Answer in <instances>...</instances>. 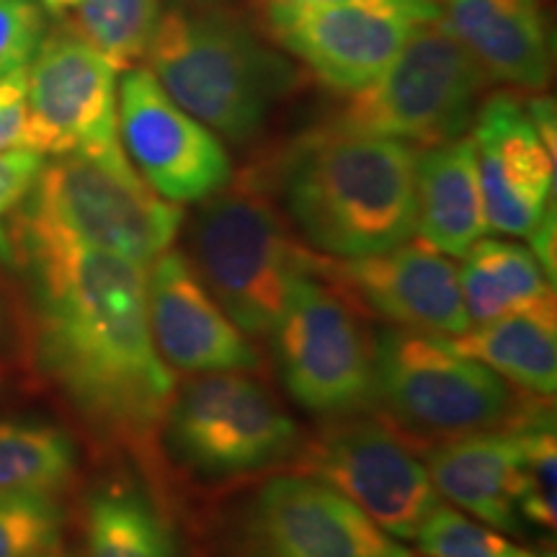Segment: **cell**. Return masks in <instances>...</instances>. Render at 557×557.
Segmentation results:
<instances>
[{
	"mask_svg": "<svg viewBox=\"0 0 557 557\" xmlns=\"http://www.w3.org/2000/svg\"><path fill=\"white\" fill-rule=\"evenodd\" d=\"M32 305L37 364L83 421L116 442L163 426L176 393L148 323V267L99 248L0 233Z\"/></svg>",
	"mask_w": 557,
	"mask_h": 557,
	"instance_id": "1",
	"label": "cell"
},
{
	"mask_svg": "<svg viewBox=\"0 0 557 557\" xmlns=\"http://www.w3.org/2000/svg\"><path fill=\"white\" fill-rule=\"evenodd\" d=\"M289 225L329 259L385 253L416 233V148L400 139L320 127L276 169Z\"/></svg>",
	"mask_w": 557,
	"mask_h": 557,
	"instance_id": "2",
	"label": "cell"
},
{
	"mask_svg": "<svg viewBox=\"0 0 557 557\" xmlns=\"http://www.w3.org/2000/svg\"><path fill=\"white\" fill-rule=\"evenodd\" d=\"M145 60L181 109L233 145L259 137L295 86L289 62L227 3L163 9Z\"/></svg>",
	"mask_w": 557,
	"mask_h": 557,
	"instance_id": "3",
	"label": "cell"
},
{
	"mask_svg": "<svg viewBox=\"0 0 557 557\" xmlns=\"http://www.w3.org/2000/svg\"><path fill=\"white\" fill-rule=\"evenodd\" d=\"M181 225L184 209L158 197L116 143L41 165L24 201L0 220V233L99 248L150 269Z\"/></svg>",
	"mask_w": 557,
	"mask_h": 557,
	"instance_id": "4",
	"label": "cell"
},
{
	"mask_svg": "<svg viewBox=\"0 0 557 557\" xmlns=\"http://www.w3.org/2000/svg\"><path fill=\"white\" fill-rule=\"evenodd\" d=\"M186 240L209 295L246 336L269 338L297 278L315 269V253L297 243L261 171L233 173L199 201Z\"/></svg>",
	"mask_w": 557,
	"mask_h": 557,
	"instance_id": "5",
	"label": "cell"
},
{
	"mask_svg": "<svg viewBox=\"0 0 557 557\" xmlns=\"http://www.w3.org/2000/svg\"><path fill=\"white\" fill-rule=\"evenodd\" d=\"M487 83L483 67L436 16L418 26L377 78L348 94L329 127L434 148L468 135Z\"/></svg>",
	"mask_w": 557,
	"mask_h": 557,
	"instance_id": "6",
	"label": "cell"
},
{
	"mask_svg": "<svg viewBox=\"0 0 557 557\" xmlns=\"http://www.w3.org/2000/svg\"><path fill=\"white\" fill-rule=\"evenodd\" d=\"M372 400L418 438L468 436L506 426L513 393L504 377L447 338L387 325L372 336Z\"/></svg>",
	"mask_w": 557,
	"mask_h": 557,
	"instance_id": "7",
	"label": "cell"
},
{
	"mask_svg": "<svg viewBox=\"0 0 557 557\" xmlns=\"http://www.w3.org/2000/svg\"><path fill=\"white\" fill-rule=\"evenodd\" d=\"M160 429L181 468L218 483L276 468L299 447L295 418L246 372L186 382L173 393Z\"/></svg>",
	"mask_w": 557,
	"mask_h": 557,
	"instance_id": "8",
	"label": "cell"
},
{
	"mask_svg": "<svg viewBox=\"0 0 557 557\" xmlns=\"http://www.w3.org/2000/svg\"><path fill=\"white\" fill-rule=\"evenodd\" d=\"M269 338L278 380L305 410L336 418L372 403V336L357 305L315 269L297 278Z\"/></svg>",
	"mask_w": 557,
	"mask_h": 557,
	"instance_id": "9",
	"label": "cell"
},
{
	"mask_svg": "<svg viewBox=\"0 0 557 557\" xmlns=\"http://www.w3.org/2000/svg\"><path fill=\"white\" fill-rule=\"evenodd\" d=\"M259 9L269 39L346 96L369 86L418 26L438 16L431 0H310Z\"/></svg>",
	"mask_w": 557,
	"mask_h": 557,
	"instance_id": "10",
	"label": "cell"
},
{
	"mask_svg": "<svg viewBox=\"0 0 557 557\" xmlns=\"http://www.w3.org/2000/svg\"><path fill=\"white\" fill-rule=\"evenodd\" d=\"M299 449L297 470L357 504L395 540H416L438 506L426 465L403 442L398 429L357 413L336 416Z\"/></svg>",
	"mask_w": 557,
	"mask_h": 557,
	"instance_id": "11",
	"label": "cell"
},
{
	"mask_svg": "<svg viewBox=\"0 0 557 557\" xmlns=\"http://www.w3.org/2000/svg\"><path fill=\"white\" fill-rule=\"evenodd\" d=\"M116 129L145 184L173 205H199L233 178L222 139L181 109L148 67H129L122 78Z\"/></svg>",
	"mask_w": 557,
	"mask_h": 557,
	"instance_id": "12",
	"label": "cell"
},
{
	"mask_svg": "<svg viewBox=\"0 0 557 557\" xmlns=\"http://www.w3.org/2000/svg\"><path fill=\"white\" fill-rule=\"evenodd\" d=\"M116 73L120 70L67 24L47 34L26 65V150L58 158L120 143Z\"/></svg>",
	"mask_w": 557,
	"mask_h": 557,
	"instance_id": "13",
	"label": "cell"
},
{
	"mask_svg": "<svg viewBox=\"0 0 557 557\" xmlns=\"http://www.w3.org/2000/svg\"><path fill=\"white\" fill-rule=\"evenodd\" d=\"M246 557H413L344 493L312 475H276L243 511Z\"/></svg>",
	"mask_w": 557,
	"mask_h": 557,
	"instance_id": "14",
	"label": "cell"
},
{
	"mask_svg": "<svg viewBox=\"0 0 557 557\" xmlns=\"http://www.w3.org/2000/svg\"><path fill=\"white\" fill-rule=\"evenodd\" d=\"M315 274L395 329L451 338L472 325L457 267L421 238L364 259L315 256Z\"/></svg>",
	"mask_w": 557,
	"mask_h": 557,
	"instance_id": "15",
	"label": "cell"
},
{
	"mask_svg": "<svg viewBox=\"0 0 557 557\" xmlns=\"http://www.w3.org/2000/svg\"><path fill=\"white\" fill-rule=\"evenodd\" d=\"M470 129L487 230L529 238L555 209V156L513 94L480 101Z\"/></svg>",
	"mask_w": 557,
	"mask_h": 557,
	"instance_id": "16",
	"label": "cell"
},
{
	"mask_svg": "<svg viewBox=\"0 0 557 557\" xmlns=\"http://www.w3.org/2000/svg\"><path fill=\"white\" fill-rule=\"evenodd\" d=\"M148 323L160 359L178 372H248L261 361L181 250L169 248L150 263Z\"/></svg>",
	"mask_w": 557,
	"mask_h": 557,
	"instance_id": "17",
	"label": "cell"
},
{
	"mask_svg": "<svg viewBox=\"0 0 557 557\" xmlns=\"http://www.w3.org/2000/svg\"><path fill=\"white\" fill-rule=\"evenodd\" d=\"M438 21L491 81L545 90L553 45L540 0H431Z\"/></svg>",
	"mask_w": 557,
	"mask_h": 557,
	"instance_id": "18",
	"label": "cell"
},
{
	"mask_svg": "<svg viewBox=\"0 0 557 557\" xmlns=\"http://www.w3.org/2000/svg\"><path fill=\"white\" fill-rule=\"evenodd\" d=\"M527 421L447 438L426 455L438 496L498 532H519V485Z\"/></svg>",
	"mask_w": 557,
	"mask_h": 557,
	"instance_id": "19",
	"label": "cell"
},
{
	"mask_svg": "<svg viewBox=\"0 0 557 557\" xmlns=\"http://www.w3.org/2000/svg\"><path fill=\"white\" fill-rule=\"evenodd\" d=\"M416 233L451 259H462L487 233L470 137L416 152Z\"/></svg>",
	"mask_w": 557,
	"mask_h": 557,
	"instance_id": "20",
	"label": "cell"
},
{
	"mask_svg": "<svg viewBox=\"0 0 557 557\" xmlns=\"http://www.w3.org/2000/svg\"><path fill=\"white\" fill-rule=\"evenodd\" d=\"M462 259L457 278L472 325L519 312L555 310V284L527 246L480 238Z\"/></svg>",
	"mask_w": 557,
	"mask_h": 557,
	"instance_id": "21",
	"label": "cell"
},
{
	"mask_svg": "<svg viewBox=\"0 0 557 557\" xmlns=\"http://www.w3.org/2000/svg\"><path fill=\"white\" fill-rule=\"evenodd\" d=\"M451 348L480 361L540 398H553L557 387V310L519 312L483 325H470L447 338Z\"/></svg>",
	"mask_w": 557,
	"mask_h": 557,
	"instance_id": "22",
	"label": "cell"
},
{
	"mask_svg": "<svg viewBox=\"0 0 557 557\" xmlns=\"http://www.w3.org/2000/svg\"><path fill=\"white\" fill-rule=\"evenodd\" d=\"M86 547L88 557H178L156 500L129 485H107L88 498Z\"/></svg>",
	"mask_w": 557,
	"mask_h": 557,
	"instance_id": "23",
	"label": "cell"
},
{
	"mask_svg": "<svg viewBox=\"0 0 557 557\" xmlns=\"http://www.w3.org/2000/svg\"><path fill=\"white\" fill-rule=\"evenodd\" d=\"M78 449L67 431L41 421H0V491L47 493L73 483Z\"/></svg>",
	"mask_w": 557,
	"mask_h": 557,
	"instance_id": "24",
	"label": "cell"
},
{
	"mask_svg": "<svg viewBox=\"0 0 557 557\" xmlns=\"http://www.w3.org/2000/svg\"><path fill=\"white\" fill-rule=\"evenodd\" d=\"M70 13V29L116 70H129L148 54L163 0H78Z\"/></svg>",
	"mask_w": 557,
	"mask_h": 557,
	"instance_id": "25",
	"label": "cell"
},
{
	"mask_svg": "<svg viewBox=\"0 0 557 557\" xmlns=\"http://www.w3.org/2000/svg\"><path fill=\"white\" fill-rule=\"evenodd\" d=\"M65 513L47 493L0 491V557L58 553Z\"/></svg>",
	"mask_w": 557,
	"mask_h": 557,
	"instance_id": "26",
	"label": "cell"
},
{
	"mask_svg": "<svg viewBox=\"0 0 557 557\" xmlns=\"http://www.w3.org/2000/svg\"><path fill=\"white\" fill-rule=\"evenodd\" d=\"M426 557H555L511 542L498 529L472 521L457 508L436 506L416 534Z\"/></svg>",
	"mask_w": 557,
	"mask_h": 557,
	"instance_id": "27",
	"label": "cell"
},
{
	"mask_svg": "<svg viewBox=\"0 0 557 557\" xmlns=\"http://www.w3.org/2000/svg\"><path fill=\"white\" fill-rule=\"evenodd\" d=\"M557 442L555 418L547 410H540L534 418H527L524 462H521V485L517 508L529 524L540 529H555L557 504Z\"/></svg>",
	"mask_w": 557,
	"mask_h": 557,
	"instance_id": "28",
	"label": "cell"
},
{
	"mask_svg": "<svg viewBox=\"0 0 557 557\" xmlns=\"http://www.w3.org/2000/svg\"><path fill=\"white\" fill-rule=\"evenodd\" d=\"M45 39V16L34 0H0V75L26 67Z\"/></svg>",
	"mask_w": 557,
	"mask_h": 557,
	"instance_id": "29",
	"label": "cell"
},
{
	"mask_svg": "<svg viewBox=\"0 0 557 557\" xmlns=\"http://www.w3.org/2000/svg\"><path fill=\"white\" fill-rule=\"evenodd\" d=\"M29 135V101H26V67L0 75V152L26 150Z\"/></svg>",
	"mask_w": 557,
	"mask_h": 557,
	"instance_id": "30",
	"label": "cell"
},
{
	"mask_svg": "<svg viewBox=\"0 0 557 557\" xmlns=\"http://www.w3.org/2000/svg\"><path fill=\"white\" fill-rule=\"evenodd\" d=\"M45 156L32 150L0 152V220L9 218L37 181Z\"/></svg>",
	"mask_w": 557,
	"mask_h": 557,
	"instance_id": "31",
	"label": "cell"
},
{
	"mask_svg": "<svg viewBox=\"0 0 557 557\" xmlns=\"http://www.w3.org/2000/svg\"><path fill=\"white\" fill-rule=\"evenodd\" d=\"M45 3V9L50 13H58V16H62V13L73 11V5L78 3V0H41Z\"/></svg>",
	"mask_w": 557,
	"mask_h": 557,
	"instance_id": "32",
	"label": "cell"
},
{
	"mask_svg": "<svg viewBox=\"0 0 557 557\" xmlns=\"http://www.w3.org/2000/svg\"><path fill=\"white\" fill-rule=\"evenodd\" d=\"M227 0H169V5H186V9H209V5H222Z\"/></svg>",
	"mask_w": 557,
	"mask_h": 557,
	"instance_id": "33",
	"label": "cell"
},
{
	"mask_svg": "<svg viewBox=\"0 0 557 557\" xmlns=\"http://www.w3.org/2000/svg\"><path fill=\"white\" fill-rule=\"evenodd\" d=\"M5 325H9V310H5L3 292H0V341H3V336H5Z\"/></svg>",
	"mask_w": 557,
	"mask_h": 557,
	"instance_id": "34",
	"label": "cell"
},
{
	"mask_svg": "<svg viewBox=\"0 0 557 557\" xmlns=\"http://www.w3.org/2000/svg\"><path fill=\"white\" fill-rule=\"evenodd\" d=\"M256 5H269V3H310V0H253Z\"/></svg>",
	"mask_w": 557,
	"mask_h": 557,
	"instance_id": "35",
	"label": "cell"
},
{
	"mask_svg": "<svg viewBox=\"0 0 557 557\" xmlns=\"http://www.w3.org/2000/svg\"><path fill=\"white\" fill-rule=\"evenodd\" d=\"M45 557H60V555H54V553H52V555H45Z\"/></svg>",
	"mask_w": 557,
	"mask_h": 557,
	"instance_id": "36",
	"label": "cell"
}]
</instances>
